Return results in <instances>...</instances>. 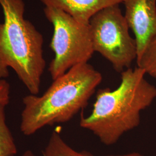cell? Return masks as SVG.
<instances>
[{
	"label": "cell",
	"mask_w": 156,
	"mask_h": 156,
	"mask_svg": "<svg viewBox=\"0 0 156 156\" xmlns=\"http://www.w3.org/2000/svg\"><path fill=\"white\" fill-rule=\"evenodd\" d=\"M145 75L141 68H129L121 73L117 88L99 90L92 111L81 117L80 126L107 146L116 144L124 134L137 127L141 112L156 98V87Z\"/></svg>",
	"instance_id": "6da1fadb"
},
{
	"label": "cell",
	"mask_w": 156,
	"mask_h": 156,
	"mask_svg": "<svg viewBox=\"0 0 156 156\" xmlns=\"http://www.w3.org/2000/svg\"><path fill=\"white\" fill-rule=\"evenodd\" d=\"M102 80L98 71L89 62L82 63L54 80L41 96H25L22 133L29 136L46 126L69 121L87 105Z\"/></svg>",
	"instance_id": "7a4b0ae2"
},
{
	"label": "cell",
	"mask_w": 156,
	"mask_h": 156,
	"mask_svg": "<svg viewBox=\"0 0 156 156\" xmlns=\"http://www.w3.org/2000/svg\"><path fill=\"white\" fill-rule=\"evenodd\" d=\"M4 22H0V79L15 71L31 94L39 92L46 62L44 37L25 19L23 0H0Z\"/></svg>",
	"instance_id": "3957f363"
},
{
	"label": "cell",
	"mask_w": 156,
	"mask_h": 156,
	"mask_svg": "<svg viewBox=\"0 0 156 156\" xmlns=\"http://www.w3.org/2000/svg\"><path fill=\"white\" fill-rule=\"evenodd\" d=\"M47 20L53 27L50 47L55 57L49 71L54 80L73 67L87 63L95 52L89 25L79 22L60 9L45 7Z\"/></svg>",
	"instance_id": "277c9868"
},
{
	"label": "cell",
	"mask_w": 156,
	"mask_h": 156,
	"mask_svg": "<svg viewBox=\"0 0 156 156\" xmlns=\"http://www.w3.org/2000/svg\"><path fill=\"white\" fill-rule=\"evenodd\" d=\"M90 30L95 52L109 62L117 73L131 68L138 56L135 38L119 5L110 6L97 12L90 20Z\"/></svg>",
	"instance_id": "5b68a950"
},
{
	"label": "cell",
	"mask_w": 156,
	"mask_h": 156,
	"mask_svg": "<svg viewBox=\"0 0 156 156\" xmlns=\"http://www.w3.org/2000/svg\"><path fill=\"white\" fill-rule=\"evenodd\" d=\"M122 3L124 15L135 35L138 58L156 37V0H123Z\"/></svg>",
	"instance_id": "8992f818"
},
{
	"label": "cell",
	"mask_w": 156,
	"mask_h": 156,
	"mask_svg": "<svg viewBox=\"0 0 156 156\" xmlns=\"http://www.w3.org/2000/svg\"><path fill=\"white\" fill-rule=\"evenodd\" d=\"M123 0H40L45 7L66 12L79 22L88 25L97 12L110 6L119 5Z\"/></svg>",
	"instance_id": "52a82bcc"
},
{
	"label": "cell",
	"mask_w": 156,
	"mask_h": 156,
	"mask_svg": "<svg viewBox=\"0 0 156 156\" xmlns=\"http://www.w3.org/2000/svg\"><path fill=\"white\" fill-rule=\"evenodd\" d=\"M43 156H94L86 151H78L74 150L62 139L57 131L50 136L45 147Z\"/></svg>",
	"instance_id": "ba28073f"
},
{
	"label": "cell",
	"mask_w": 156,
	"mask_h": 156,
	"mask_svg": "<svg viewBox=\"0 0 156 156\" xmlns=\"http://www.w3.org/2000/svg\"><path fill=\"white\" fill-rule=\"evenodd\" d=\"M6 105L0 104V156H15L17 147L6 122Z\"/></svg>",
	"instance_id": "9c48e42d"
},
{
	"label": "cell",
	"mask_w": 156,
	"mask_h": 156,
	"mask_svg": "<svg viewBox=\"0 0 156 156\" xmlns=\"http://www.w3.org/2000/svg\"><path fill=\"white\" fill-rule=\"evenodd\" d=\"M138 67L156 79V37L147 46L142 54L136 59Z\"/></svg>",
	"instance_id": "30bf717a"
},
{
	"label": "cell",
	"mask_w": 156,
	"mask_h": 156,
	"mask_svg": "<svg viewBox=\"0 0 156 156\" xmlns=\"http://www.w3.org/2000/svg\"><path fill=\"white\" fill-rule=\"evenodd\" d=\"M11 87L5 79H0V104L7 105L9 103Z\"/></svg>",
	"instance_id": "8fae6325"
},
{
	"label": "cell",
	"mask_w": 156,
	"mask_h": 156,
	"mask_svg": "<svg viewBox=\"0 0 156 156\" xmlns=\"http://www.w3.org/2000/svg\"><path fill=\"white\" fill-rule=\"evenodd\" d=\"M105 156H145L139 153L136 152H133V153H126V154H116V155H108Z\"/></svg>",
	"instance_id": "7c38bea8"
},
{
	"label": "cell",
	"mask_w": 156,
	"mask_h": 156,
	"mask_svg": "<svg viewBox=\"0 0 156 156\" xmlns=\"http://www.w3.org/2000/svg\"><path fill=\"white\" fill-rule=\"evenodd\" d=\"M22 156H37L36 154H35L33 151H26Z\"/></svg>",
	"instance_id": "4fadbf2b"
}]
</instances>
